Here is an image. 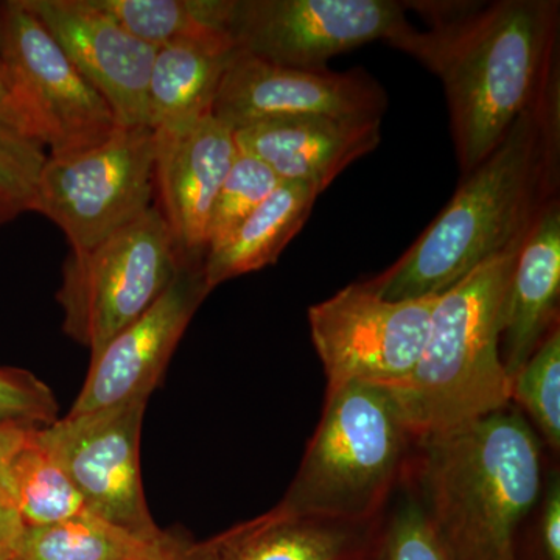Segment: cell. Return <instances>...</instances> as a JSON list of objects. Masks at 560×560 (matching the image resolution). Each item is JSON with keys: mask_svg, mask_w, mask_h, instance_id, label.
Here are the masks:
<instances>
[{"mask_svg": "<svg viewBox=\"0 0 560 560\" xmlns=\"http://www.w3.org/2000/svg\"><path fill=\"white\" fill-rule=\"evenodd\" d=\"M431 22L388 44L436 73L447 95L463 175L499 147L515 120L559 77L558 0L418 2Z\"/></svg>", "mask_w": 560, "mask_h": 560, "instance_id": "cell-1", "label": "cell"}, {"mask_svg": "<svg viewBox=\"0 0 560 560\" xmlns=\"http://www.w3.org/2000/svg\"><path fill=\"white\" fill-rule=\"evenodd\" d=\"M540 541L545 560H560V481L558 474L551 475L548 488L545 490Z\"/></svg>", "mask_w": 560, "mask_h": 560, "instance_id": "cell-30", "label": "cell"}, {"mask_svg": "<svg viewBox=\"0 0 560 560\" xmlns=\"http://www.w3.org/2000/svg\"><path fill=\"white\" fill-rule=\"evenodd\" d=\"M0 121L49 147V130L43 117L18 86L16 80L11 75L2 58H0Z\"/></svg>", "mask_w": 560, "mask_h": 560, "instance_id": "cell-29", "label": "cell"}, {"mask_svg": "<svg viewBox=\"0 0 560 560\" xmlns=\"http://www.w3.org/2000/svg\"><path fill=\"white\" fill-rule=\"evenodd\" d=\"M234 136L238 150L264 162L282 183L324 191L352 162L377 149L382 119L279 117L238 128Z\"/></svg>", "mask_w": 560, "mask_h": 560, "instance_id": "cell-16", "label": "cell"}, {"mask_svg": "<svg viewBox=\"0 0 560 560\" xmlns=\"http://www.w3.org/2000/svg\"><path fill=\"white\" fill-rule=\"evenodd\" d=\"M27 441L0 464V490L25 526H43L90 512L57 459L36 440Z\"/></svg>", "mask_w": 560, "mask_h": 560, "instance_id": "cell-22", "label": "cell"}, {"mask_svg": "<svg viewBox=\"0 0 560 560\" xmlns=\"http://www.w3.org/2000/svg\"><path fill=\"white\" fill-rule=\"evenodd\" d=\"M46 145L0 121V230L25 212H33Z\"/></svg>", "mask_w": 560, "mask_h": 560, "instance_id": "cell-25", "label": "cell"}, {"mask_svg": "<svg viewBox=\"0 0 560 560\" xmlns=\"http://www.w3.org/2000/svg\"><path fill=\"white\" fill-rule=\"evenodd\" d=\"M560 291V201L534 224L512 270L501 316L500 357L515 377L555 329Z\"/></svg>", "mask_w": 560, "mask_h": 560, "instance_id": "cell-17", "label": "cell"}, {"mask_svg": "<svg viewBox=\"0 0 560 560\" xmlns=\"http://www.w3.org/2000/svg\"><path fill=\"white\" fill-rule=\"evenodd\" d=\"M156 132V206L180 257L202 264L217 195L238 154L234 130L212 114Z\"/></svg>", "mask_w": 560, "mask_h": 560, "instance_id": "cell-15", "label": "cell"}, {"mask_svg": "<svg viewBox=\"0 0 560 560\" xmlns=\"http://www.w3.org/2000/svg\"><path fill=\"white\" fill-rule=\"evenodd\" d=\"M320 194L311 184L280 183L230 237L206 253L202 275L208 289L275 264L304 226Z\"/></svg>", "mask_w": 560, "mask_h": 560, "instance_id": "cell-20", "label": "cell"}, {"mask_svg": "<svg viewBox=\"0 0 560 560\" xmlns=\"http://www.w3.org/2000/svg\"><path fill=\"white\" fill-rule=\"evenodd\" d=\"M156 132L117 127L102 142L49 154L33 212L54 221L70 250H86L156 205Z\"/></svg>", "mask_w": 560, "mask_h": 560, "instance_id": "cell-7", "label": "cell"}, {"mask_svg": "<svg viewBox=\"0 0 560 560\" xmlns=\"http://www.w3.org/2000/svg\"><path fill=\"white\" fill-rule=\"evenodd\" d=\"M419 444L418 499L447 560H518V526L544 481L522 412L508 405Z\"/></svg>", "mask_w": 560, "mask_h": 560, "instance_id": "cell-3", "label": "cell"}, {"mask_svg": "<svg viewBox=\"0 0 560 560\" xmlns=\"http://www.w3.org/2000/svg\"><path fill=\"white\" fill-rule=\"evenodd\" d=\"M370 525L304 517L271 510L201 541L210 560H366Z\"/></svg>", "mask_w": 560, "mask_h": 560, "instance_id": "cell-18", "label": "cell"}, {"mask_svg": "<svg viewBox=\"0 0 560 560\" xmlns=\"http://www.w3.org/2000/svg\"><path fill=\"white\" fill-rule=\"evenodd\" d=\"M407 10L394 0H226L223 32L250 57L323 70L337 55L396 38L410 25Z\"/></svg>", "mask_w": 560, "mask_h": 560, "instance_id": "cell-8", "label": "cell"}, {"mask_svg": "<svg viewBox=\"0 0 560 560\" xmlns=\"http://www.w3.org/2000/svg\"><path fill=\"white\" fill-rule=\"evenodd\" d=\"M521 248L492 257L440 294L416 366L407 377L377 386L415 440L458 429L511 405L500 331Z\"/></svg>", "mask_w": 560, "mask_h": 560, "instance_id": "cell-4", "label": "cell"}, {"mask_svg": "<svg viewBox=\"0 0 560 560\" xmlns=\"http://www.w3.org/2000/svg\"><path fill=\"white\" fill-rule=\"evenodd\" d=\"M560 77L499 147L463 175L451 202L393 267L363 282L386 301L440 296L492 257L518 249L559 200Z\"/></svg>", "mask_w": 560, "mask_h": 560, "instance_id": "cell-2", "label": "cell"}, {"mask_svg": "<svg viewBox=\"0 0 560 560\" xmlns=\"http://www.w3.org/2000/svg\"><path fill=\"white\" fill-rule=\"evenodd\" d=\"M415 440L385 390L372 385L327 390L326 410L278 510L370 525Z\"/></svg>", "mask_w": 560, "mask_h": 560, "instance_id": "cell-5", "label": "cell"}, {"mask_svg": "<svg viewBox=\"0 0 560 560\" xmlns=\"http://www.w3.org/2000/svg\"><path fill=\"white\" fill-rule=\"evenodd\" d=\"M388 97L364 70L285 68L238 51L221 80L212 116L232 130L279 117L382 119Z\"/></svg>", "mask_w": 560, "mask_h": 560, "instance_id": "cell-12", "label": "cell"}, {"mask_svg": "<svg viewBox=\"0 0 560 560\" xmlns=\"http://www.w3.org/2000/svg\"><path fill=\"white\" fill-rule=\"evenodd\" d=\"M375 560H447L418 497H407L390 515L371 551Z\"/></svg>", "mask_w": 560, "mask_h": 560, "instance_id": "cell-27", "label": "cell"}, {"mask_svg": "<svg viewBox=\"0 0 560 560\" xmlns=\"http://www.w3.org/2000/svg\"><path fill=\"white\" fill-rule=\"evenodd\" d=\"M0 58L43 117L50 154L88 149L119 127L105 98L22 0L0 2Z\"/></svg>", "mask_w": 560, "mask_h": 560, "instance_id": "cell-11", "label": "cell"}, {"mask_svg": "<svg viewBox=\"0 0 560 560\" xmlns=\"http://www.w3.org/2000/svg\"><path fill=\"white\" fill-rule=\"evenodd\" d=\"M438 298L386 301L361 282L313 305L308 323L327 390L407 377L422 353Z\"/></svg>", "mask_w": 560, "mask_h": 560, "instance_id": "cell-10", "label": "cell"}, {"mask_svg": "<svg viewBox=\"0 0 560 560\" xmlns=\"http://www.w3.org/2000/svg\"><path fill=\"white\" fill-rule=\"evenodd\" d=\"M22 3L105 98L119 127H149V84L156 47L125 31L94 0Z\"/></svg>", "mask_w": 560, "mask_h": 560, "instance_id": "cell-14", "label": "cell"}, {"mask_svg": "<svg viewBox=\"0 0 560 560\" xmlns=\"http://www.w3.org/2000/svg\"><path fill=\"white\" fill-rule=\"evenodd\" d=\"M237 54L223 32L201 33L160 47L149 84V127L167 130L212 114L221 80Z\"/></svg>", "mask_w": 560, "mask_h": 560, "instance_id": "cell-19", "label": "cell"}, {"mask_svg": "<svg viewBox=\"0 0 560 560\" xmlns=\"http://www.w3.org/2000/svg\"><path fill=\"white\" fill-rule=\"evenodd\" d=\"M172 533L147 540L83 512L66 521L27 526L14 560H158L164 556Z\"/></svg>", "mask_w": 560, "mask_h": 560, "instance_id": "cell-21", "label": "cell"}, {"mask_svg": "<svg viewBox=\"0 0 560 560\" xmlns=\"http://www.w3.org/2000/svg\"><path fill=\"white\" fill-rule=\"evenodd\" d=\"M94 3L125 31L156 49L201 33L223 32L224 0H94Z\"/></svg>", "mask_w": 560, "mask_h": 560, "instance_id": "cell-23", "label": "cell"}, {"mask_svg": "<svg viewBox=\"0 0 560 560\" xmlns=\"http://www.w3.org/2000/svg\"><path fill=\"white\" fill-rule=\"evenodd\" d=\"M32 430L27 427H0V464L5 463L27 441Z\"/></svg>", "mask_w": 560, "mask_h": 560, "instance_id": "cell-33", "label": "cell"}, {"mask_svg": "<svg viewBox=\"0 0 560 560\" xmlns=\"http://www.w3.org/2000/svg\"><path fill=\"white\" fill-rule=\"evenodd\" d=\"M511 400L517 401L552 448L560 447V331H550L511 381Z\"/></svg>", "mask_w": 560, "mask_h": 560, "instance_id": "cell-24", "label": "cell"}, {"mask_svg": "<svg viewBox=\"0 0 560 560\" xmlns=\"http://www.w3.org/2000/svg\"><path fill=\"white\" fill-rule=\"evenodd\" d=\"M158 560H210L201 541H191L172 534L171 544L164 556Z\"/></svg>", "mask_w": 560, "mask_h": 560, "instance_id": "cell-32", "label": "cell"}, {"mask_svg": "<svg viewBox=\"0 0 560 560\" xmlns=\"http://www.w3.org/2000/svg\"><path fill=\"white\" fill-rule=\"evenodd\" d=\"M209 293L202 264H184L172 285L149 311L91 353L83 388L69 415L149 399Z\"/></svg>", "mask_w": 560, "mask_h": 560, "instance_id": "cell-13", "label": "cell"}, {"mask_svg": "<svg viewBox=\"0 0 560 560\" xmlns=\"http://www.w3.org/2000/svg\"><path fill=\"white\" fill-rule=\"evenodd\" d=\"M147 401L68 415L36 430L35 436L60 464L91 514L156 541L167 530L154 523L143 492L140 436Z\"/></svg>", "mask_w": 560, "mask_h": 560, "instance_id": "cell-9", "label": "cell"}, {"mask_svg": "<svg viewBox=\"0 0 560 560\" xmlns=\"http://www.w3.org/2000/svg\"><path fill=\"white\" fill-rule=\"evenodd\" d=\"M25 529L21 515L0 490V560L16 559Z\"/></svg>", "mask_w": 560, "mask_h": 560, "instance_id": "cell-31", "label": "cell"}, {"mask_svg": "<svg viewBox=\"0 0 560 560\" xmlns=\"http://www.w3.org/2000/svg\"><path fill=\"white\" fill-rule=\"evenodd\" d=\"M186 261L156 205L86 250H70L57 293L62 330L97 352L143 315Z\"/></svg>", "mask_w": 560, "mask_h": 560, "instance_id": "cell-6", "label": "cell"}, {"mask_svg": "<svg viewBox=\"0 0 560 560\" xmlns=\"http://www.w3.org/2000/svg\"><path fill=\"white\" fill-rule=\"evenodd\" d=\"M58 401L46 383L20 368H0V427L43 429L58 420Z\"/></svg>", "mask_w": 560, "mask_h": 560, "instance_id": "cell-28", "label": "cell"}, {"mask_svg": "<svg viewBox=\"0 0 560 560\" xmlns=\"http://www.w3.org/2000/svg\"><path fill=\"white\" fill-rule=\"evenodd\" d=\"M280 183L282 180L264 162L238 151L213 205L208 231V250L230 237L232 231L253 210L259 208L278 189Z\"/></svg>", "mask_w": 560, "mask_h": 560, "instance_id": "cell-26", "label": "cell"}]
</instances>
